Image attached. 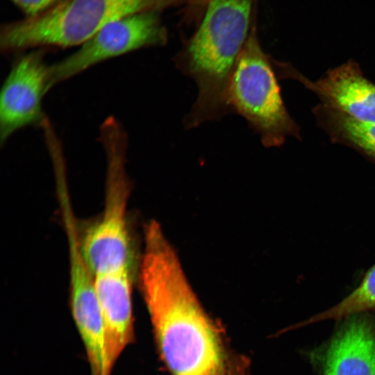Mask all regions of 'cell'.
Here are the masks:
<instances>
[{"label": "cell", "instance_id": "cell-2", "mask_svg": "<svg viewBox=\"0 0 375 375\" xmlns=\"http://www.w3.org/2000/svg\"><path fill=\"white\" fill-rule=\"evenodd\" d=\"M256 23L255 0H208L199 25L176 55V67L198 88L184 120L190 129L231 113L228 86Z\"/></svg>", "mask_w": 375, "mask_h": 375}, {"label": "cell", "instance_id": "cell-14", "mask_svg": "<svg viewBox=\"0 0 375 375\" xmlns=\"http://www.w3.org/2000/svg\"><path fill=\"white\" fill-rule=\"evenodd\" d=\"M208 0H189L186 6L188 17L194 16L198 13L201 15Z\"/></svg>", "mask_w": 375, "mask_h": 375}, {"label": "cell", "instance_id": "cell-15", "mask_svg": "<svg viewBox=\"0 0 375 375\" xmlns=\"http://www.w3.org/2000/svg\"><path fill=\"white\" fill-rule=\"evenodd\" d=\"M374 375H375V372H374Z\"/></svg>", "mask_w": 375, "mask_h": 375}, {"label": "cell", "instance_id": "cell-13", "mask_svg": "<svg viewBox=\"0 0 375 375\" xmlns=\"http://www.w3.org/2000/svg\"><path fill=\"white\" fill-rule=\"evenodd\" d=\"M26 15V17L37 16L50 9L61 0H10Z\"/></svg>", "mask_w": 375, "mask_h": 375}, {"label": "cell", "instance_id": "cell-1", "mask_svg": "<svg viewBox=\"0 0 375 375\" xmlns=\"http://www.w3.org/2000/svg\"><path fill=\"white\" fill-rule=\"evenodd\" d=\"M144 236L140 288L167 368L172 375H236L216 326L162 228H150Z\"/></svg>", "mask_w": 375, "mask_h": 375}, {"label": "cell", "instance_id": "cell-11", "mask_svg": "<svg viewBox=\"0 0 375 375\" xmlns=\"http://www.w3.org/2000/svg\"><path fill=\"white\" fill-rule=\"evenodd\" d=\"M316 113L324 128L335 140L375 160V123L357 121L323 105L316 108Z\"/></svg>", "mask_w": 375, "mask_h": 375}, {"label": "cell", "instance_id": "cell-5", "mask_svg": "<svg viewBox=\"0 0 375 375\" xmlns=\"http://www.w3.org/2000/svg\"><path fill=\"white\" fill-rule=\"evenodd\" d=\"M274 61L262 49L255 23L231 74L227 93L231 112L247 119L264 146H281L299 128L281 95Z\"/></svg>", "mask_w": 375, "mask_h": 375}, {"label": "cell", "instance_id": "cell-10", "mask_svg": "<svg viewBox=\"0 0 375 375\" xmlns=\"http://www.w3.org/2000/svg\"><path fill=\"white\" fill-rule=\"evenodd\" d=\"M106 335L107 369L133 341L134 325L130 267L94 275Z\"/></svg>", "mask_w": 375, "mask_h": 375}, {"label": "cell", "instance_id": "cell-3", "mask_svg": "<svg viewBox=\"0 0 375 375\" xmlns=\"http://www.w3.org/2000/svg\"><path fill=\"white\" fill-rule=\"evenodd\" d=\"M189 0H61L32 17L2 25L6 54L30 49L81 46L107 24L139 12L162 10Z\"/></svg>", "mask_w": 375, "mask_h": 375}, {"label": "cell", "instance_id": "cell-4", "mask_svg": "<svg viewBox=\"0 0 375 375\" xmlns=\"http://www.w3.org/2000/svg\"><path fill=\"white\" fill-rule=\"evenodd\" d=\"M99 140L106 156L105 206L80 242L94 275L131 267L132 259L126 222L131 188L126 170L128 135L121 123L109 117L100 127Z\"/></svg>", "mask_w": 375, "mask_h": 375}, {"label": "cell", "instance_id": "cell-12", "mask_svg": "<svg viewBox=\"0 0 375 375\" xmlns=\"http://www.w3.org/2000/svg\"><path fill=\"white\" fill-rule=\"evenodd\" d=\"M375 310V264L366 272L360 284L333 306L303 321L304 326L330 319H342L349 316Z\"/></svg>", "mask_w": 375, "mask_h": 375}, {"label": "cell", "instance_id": "cell-9", "mask_svg": "<svg viewBox=\"0 0 375 375\" xmlns=\"http://www.w3.org/2000/svg\"><path fill=\"white\" fill-rule=\"evenodd\" d=\"M286 75L296 78L321 99L323 106L362 122L375 123V85L358 65L349 61L317 81H310L287 65Z\"/></svg>", "mask_w": 375, "mask_h": 375}, {"label": "cell", "instance_id": "cell-8", "mask_svg": "<svg viewBox=\"0 0 375 375\" xmlns=\"http://www.w3.org/2000/svg\"><path fill=\"white\" fill-rule=\"evenodd\" d=\"M318 358L321 375H374L375 319L366 312L344 318Z\"/></svg>", "mask_w": 375, "mask_h": 375}, {"label": "cell", "instance_id": "cell-6", "mask_svg": "<svg viewBox=\"0 0 375 375\" xmlns=\"http://www.w3.org/2000/svg\"><path fill=\"white\" fill-rule=\"evenodd\" d=\"M160 12H139L107 24L74 53L51 65L53 87L105 60L142 48L165 45L168 33Z\"/></svg>", "mask_w": 375, "mask_h": 375}, {"label": "cell", "instance_id": "cell-7", "mask_svg": "<svg viewBox=\"0 0 375 375\" xmlns=\"http://www.w3.org/2000/svg\"><path fill=\"white\" fill-rule=\"evenodd\" d=\"M44 49L20 54L12 63L0 95V142L3 145L17 131L41 125L46 119L42 99L53 87L51 65Z\"/></svg>", "mask_w": 375, "mask_h": 375}]
</instances>
